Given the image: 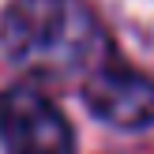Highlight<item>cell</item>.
Wrapping results in <instances>:
<instances>
[{"label": "cell", "instance_id": "obj_2", "mask_svg": "<svg viewBox=\"0 0 154 154\" xmlns=\"http://www.w3.org/2000/svg\"><path fill=\"white\" fill-rule=\"evenodd\" d=\"M0 143L4 154H75L64 113L34 87L0 90Z\"/></svg>", "mask_w": 154, "mask_h": 154}, {"label": "cell", "instance_id": "obj_3", "mask_svg": "<svg viewBox=\"0 0 154 154\" xmlns=\"http://www.w3.org/2000/svg\"><path fill=\"white\" fill-rule=\"evenodd\" d=\"M90 113L117 128H147L154 124V79L135 68L105 60L83 87Z\"/></svg>", "mask_w": 154, "mask_h": 154}, {"label": "cell", "instance_id": "obj_1", "mask_svg": "<svg viewBox=\"0 0 154 154\" xmlns=\"http://www.w3.org/2000/svg\"><path fill=\"white\" fill-rule=\"evenodd\" d=\"M0 49L34 75H94L109 60V42L87 0H8Z\"/></svg>", "mask_w": 154, "mask_h": 154}]
</instances>
